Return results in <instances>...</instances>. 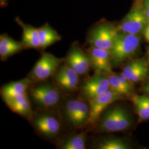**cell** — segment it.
<instances>
[{
    "label": "cell",
    "mask_w": 149,
    "mask_h": 149,
    "mask_svg": "<svg viewBox=\"0 0 149 149\" xmlns=\"http://www.w3.org/2000/svg\"><path fill=\"white\" fill-rule=\"evenodd\" d=\"M140 38L137 34L119 33L111 50L112 65L117 66L133 56L138 49Z\"/></svg>",
    "instance_id": "obj_1"
},
{
    "label": "cell",
    "mask_w": 149,
    "mask_h": 149,
    "mask_svg": "<svg viewBox=\"0 0 149 149\" xmlns=\"http://www.w3.org/2000/svg\"><path fill=\"white\" fill-rule=\"evenodd\" d=\"M119 33L118 26L106 22L101 23L91 29L87 41L92 47L111 50Z\"/></svg>",
    "instance_id": "obj_2"
},
{
    "label": "cell",
    "mask_w": 149,
    "mask_h": 149,
    "mask_svg": "<svg viewBox=\"0 0 149 149\" xmlns=\"http://www.w3.org/2000/svg\"><path fill=\"white\" fill-rule=\"evenodd\" d=\"M132 120L127 111L121 107H116L107 112L98 124L100 132H120L131 126Z\"/></svg>",
    "instance_id": "obj_3"
},
{
    "label": "cell",
    "mask_w": 149,
    "mask_h": 149,
    "mask_svg": "<svg viewBox=\"0 0 149 149\" xmlns=\"http://www.w3.org/2000/svg\"><path fill=\"white\" fill-rule=\"evenodd\" d=\"M65 61L51 53L43 54L35 64L29 74L28 78L32 82H42L53 76L60 65Z\"/></svg>",
    "instance_id": "obj_4"
},
{
    "label": "cell",
    "mask_w": 149,
    "mask_h": 149,
    "mask_svg": "<svg viewBox=\"0 0 149 149\" xmlns=\"http://www.w3.org/2000/svg\"><path fill=\"white\" fill-rule=\"evenodd\" d=\"M148 24L143 3H138L124 17L118 28L120 33L138 35L145 30Z\"/></svg>",
    "instance_id": "obj_5"
},
{
    "label": "cell",
    "mask_w": 149,
    "mask_h": 149,
    "mask_svg": "<svg viewBox=\"0 0 149 149\" xmlns=\"http://www.w3.org/2000/svg\"><path fill=\"white\" fill-rule=\"evenodd\" d=\"M65 116L74 128L79 129L88 124L90 107L84 100H72L68 102L65 107Z\"/></svg>",
    "instance_id": "obj_6"
},
{
    "label": "cell",
    "mask_w": 149,
    "mask_h": 149,
    "mask_svg": "<svg viewBox=\"0 0 149 149\" xmlns=\"http://www.w3.org/2000/svg\"><path fill=\"white\" fill-rule=\"evenodd\" d=\"M31 95L38 106L45 109L58 106L61 100L58 88L49 84H42L32 88Z\"/></svg>",
    "instance_id": "obj_7"
},
{
    "label": "cell",
    "mask_w": 149,
    "mask_h": 149,
    "mask_svg": "<svg viewBox=\"0 0 149 149\" xmlns=\"http://www.w3.org/2000/svg\"><path fill=\"white\" fill-rule=\"evenodd\" d=\"M109 88L110 84L108 74L100 70H95L94 74L84 82L80 91L81 95L89 101L106 92Z\"/></svg>",
    "instance_id": "obj_8"
},
{
    "label": "cell",
    "mask_w": 149,
    "mask_h": 149,
    "mask_svg": "<svg viewBox=\"0 0 149 149\" xmlns=\"http://www.w3.org/2000/svg\"><path fill=\"white\" fill-rule=\"evenodd\" d=\"M125 98H126V96L119 93L110 88L101 95L91 99L88 101L90 107L88 124H94L98 122L102 112L107 107L114 102L124 100Z\"/></svg>",
    "instance_id": "obj_9"
},
{
    "label": "cell",
    "mask_w": 149,
    "mask_h": 149,
    "mask_svg": "<svg viewBox=\"0 0 149 149\" xmlns=\"http://www.w3.org/2000/svg\"><path fill=\"white\" fill-rule=\"evenodd\" d=\"M64 62L80 75L88 74L92 67L89 55L77 43L71 45Z\"/></svg>",
    "instance_id": "obj_10"
},
{
    "label": "cell",
    "mask_w": 149,
    "mask_h": 149,
    "mask_svg": "<svg viewBox=\"0 0 149 149\" xmlns=\"http://www.w3.org/2000/svg\"><path fill=\"white\" fill-rule=\"evenodd\" d=\"M79 75L66 64L60 65L53 75L54 81L61 90L74 92L80 89Z\"/></svg>",
    "instance_id": "obj_11"
},
{
    "label": "cell",
    "mask_w": 149,
    "mask_h": 149,
    "mask_svg": "<svg viewBox=\"0 0 149 149\" xmlns=\"http://www.w3.org/2000/svg\"><path fill=\"white\" fill-rule=\"evenodd\" d=\"M32 120L38 131L47 138L56 137L61 130V124L58 119L50 114L37 115Z\"/></svg>",
    "instance_id": "obj_12"
},
{
    "label": "cell",
    "mask_w": 149,
    "mask_h": 149,
    "mask_svg": "<svg viewBox=\"0 0 149 149\" xmlns=\"http://www.w3.org/2000/svg\"><path fill=\"white\" fill-rule=\"evenodd\" d=\"M86 52L90 56L92 68L107 74L113 72L110 50L90 46Z\"/></svg>",
    "instance_id": "obj_13"
},
{
    "label": "cell",
    "mask_w": 149,
    "mask_h": 149,
    "mask_svg": "<svg viewBox=\"0 0 149 149\" xmlns=\"http://www.w3.org/2000/svg\"><path fill=\"white\" fill-rule=\"evenodd\" d=\"M11 111L29 120H32L33 112L27 92L5 101Z\"/></svg>",
    "instance_id": "obj_14"
},
{
    "label": "cell",
    "mask_w": 149,
    "mask_h": 149,
    "mask_svg": "<svg viewBox=\"0 0 149 149\" xmlns=\"http://www.w3.org/2000/svg\"><path fill=\"white\" fill-rule=\"evenodd\" d=\"M27 49L21 42H17L7 34L0 36V58L6 61L14 54Z\"/></svg>",
    "instance_id": "obj_15"
},
{
    "label": "cell",
    "mask_w": 149,
    "mask_h": 149,
    "mask_svg": "<svg viewBox=\"0 0 149 149\" xmlns=\"http://www.w3.org/2000/svg\"><path fill=\"white\" fill-rule=\"evenodd\" d=\"M16 21L23 30L22 43L23 45L27 49H41L38 28L31 25L24 24L18 17L16 18Z\"/></svg>",
    "instance_id": "obj_16"
},
{
    "label": "cell",
    "mask_w": 149,
    "mask_h": 149,
    "mask_svg": "<svg viewBox=\"0 0 149 149\" xmlns=\"http://www.w3.org/2000/svg\"><path fill=\"white\" fill-rule=\"evenodd\" d=\"M32 80L28 77L17 81L11 82L2 87L1 94L4 101L16 96L26 92L29 86L32 84Z\"/></svg>",
    "instance_id": "obj_17"
},
{
    "label": "cell",
    "mask_w": 149,
    "mask_h": 149,
    "mask_svg": "<svg viewBox=\"0 0 149 149\" xmlns=\"http://www.w3.org/2000/svg\"><path fill=\"white\" fill-rule=\"evenodd\" d=\"M40 48L44 50L61 39V37L48 23L38 28Z\"/></svg>",
    "instance_id": "obj_18"
},
{
    "label": "cell",
    "mask_w": 149,
    "mask_h": 149,
    "mask_svg": "<svg viewBox=\"0 0 149 149\" xmlns=\"http://www.w3.org/2000/svg\"><path fill=\"white\" fill-rule=\"evenodd\" d=\"M132 100L140 120L149 118V96H134Z\"/></svg>",
    "instance_id": "obj_19"
},
{
    "label": "cell",
    "mask_w": 149,
    "mask_h": 149,
    "mask_svg": "<svg viewBox=\"0 0 149 149\" xmlns=\"http://www.w3.org/2000/svg\"><path fill=\"white\" fill-rule=\"evenodd\" d=\"M148 61L144 59L133 60L127 64L123 70L122 74L128 79L131 83L134 77L139 71L146 66L148 65Z\"/></svg>",
    "instance_id": "obj_20"
},
{
    "label": "cell",
    "mask_w": 149,
    "mask_h": 149,
    "mask_svg": "<svg viewBox=\"0 0 149 149\" xmlns=\"http://www.w3.org/2000/svg\"><path fill=\"white\" fill-rule=\"evenodd\" d=\"M86 133L82 132L68 139L60 148L62 149H85Z\"/></svg>",
    "instance_id": "obj_21"
},
{
    "label": "cell",
    "mask_w": 149,
    "mask_h": 149,
    "mask_svg": "<svg viewBox=\"0 0 149 149\" xmlns=\"http://www.w3.org/2000/svg\"><path fill=\"white\" fill-rule=\"evenodd\" d=\"M127 144L120 139H109L100 143L97 148L100 149H127Z\"/></svg>",
    "instance_id": "obj_22"
},
{
    "label": "cell",
    "mask_w": 149,
    "mask_h": 149,
    "mask_svg": "<svg viewBox=\"0 0 149 149\" xmlns=\"http://www.w3.org/2000/svg\"><path fill=\"white\" fill-rule=\"evenodd\" d=\"M108 76L111 88L116 91L119 93L124 96H127L131 95L129 92V91L124 87V86L123 85L119 78L118 74H115L113 72H112L110 74H108Z\"/></svg>",
    "instance_id": "obj_23"
},
{
    "label": "cell",
    "mask_w": 149,
    "mask_h": 149,
    "mask_svg": "<svg viewBox=\"0 0 149 149\" xmlns=\"http://www.w3.org/2000/svg\"><path fill=\"white\" fill-rule=\"evenodd\" d=\"M143 1H144L142 3L144 7L145 15L147 17V19L149 23V0H143Z\"/></svg>",
    "instance_id": "obj_24"
},
{
    "label": "cell",
    "mask_w": 149,
    "mask_h": 149,
    "mask_svg": "<svg viewBox=\"0 0 149 149\" xmlns=\"http://www.w3.org/2000/svg\"><path fill=\"white\" fill-rule=\"evenodd\" d=\"M143 90L145 94H146V96H149V80L145 84Z\"/></svg>",
    "instance_id": "obj_25"
},
{
    "label": "cell",
    "mask_w": 149,
    "mask_h": 149,
    "mask_svg": "<svg viewBox=\"0 0 149 149\" xmlns=\"http://www.w3.org/2000/svg\"><path fill=\"white\" fill-rule=\"evenodd\" d=\"M144 33H145V37L146 38V40L149 42V23L145 28L144 30Z\"/></svg>",
    "instance_id": "obj_26"
},
{
    "label": "cell",
    "mask_w": 149,
    "mask_h": 149,
    "mask_svg": "<svg viewBox=\"0 0 149 149\" xmlns=\"http://www.w3.org/2000/svg\"><path fill=\"white\" fill-rule=\"evenodd\" d=\"M7 0H0V3L2 7H5L7 5Z\"/></svg>",
    "instance_id": "obj_27"
},
{
    "label": "cell",
    "mask_w": 149,
    "mask_h": 149,
    "mask_svg": "<svg viewBox=\"0 0 149 149\" xmlns=\"http://www.w3.org/2000/svg\"><path fill=\"white\" fill-rule=\"evenodd\" d=\"M147 61L149 65V48L148 49V52H147Z\"/></svg>",
    "instance_id": "obj_28"
},
{
    "label": "cell",
    "mask_w": 149,
    "mask_h": 149,
    "mask_svg": "<svg viewBox=\"0 0 149 149\" xmlns=\"http://www.w3.org/2000/svg\"><path fill=\"white\" fill-rule=\"evenodd\" d=\"M139 1H142V0H139Z\"/></svg>",
    "instance_id": "obj_29"
}]
</instances>
